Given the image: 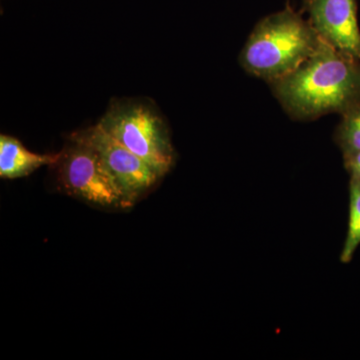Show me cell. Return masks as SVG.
Returning <instances> with one entry per match:
<instances>
[{
	"mask_svg": "<svg viewBox=\"0 0 360 360\" xmlns=\"http://www.w3.org/2000/svg\"><path fill=\"white\" fill-rule=\"evenodd\" d=\"M272 84L277 98L293 117L345 115L360 103V60L321 39L304 63Z\"/></svg>",
	"mask_w": 360,
	"mask_h": 360,
	"instance_id": "cell-1",
	"label": "cell"
},
{
	"mask_svg": "<svg viewBox=\"0 0 360 360\" xmlns=\"http://www.w3.org/2000/svg\"><path fill=\"white\" fill-rule=\"evenodd\" d=\"M335 141L343 156L360 151V103L342 115L335 134Z\"/></svg>",
	"mask_w": 360,
	"mask_h": 360,
	"instance_id": "cell-9",
	"label": "cell"
},
{
	"mask_svg": "<svg viewBox=\"0 0 360 360\" xmlns=\"http://www.w3.org/2000/svg\"><path fill=\"white\" fill-rule=\"evenodd\" d=\"M53 167H56L59 186L73 198L101 207L131 206L96 149L75 134L68 137Z\"/></svg>",
	"mask_w": 360,
	"mask_h": 360,
	"instance_id": "cell-4",
	"label": "cell"
},
{
	"mask_svg": "<svg viewBox=\"0 0 360 360\" xmlns=\"http://www.w3.org/2000/svg\"><path fill=\"white\" fill-rule=\"evenodd\" d=\"M73 134L96 149L131 206L162 179L155 168L106 134L98 123Z\"/></svg>",
	"mask_w": 360,
	"mask_h": 360,
	"instance_id": "cell-5",
	"label": "cell"
},
{
	"mask_svg": "<svg viewBox=\"0 0 360 360\" xmlns=\"http://www.w3.org/2000/svg\"><path fill=\"white\" fill-rule=\"evenodd\" d=\"M101 129L165 176L175 153L167 122L155 105L135 98L115 99L98 122Z\"/></svg>",
	"mask_w": 360,
	"mask_h": 360,
	"instance_id": "cell-3",
	"label": "cell"
},
{
	"mask_svg": "<svg viewBox=\"0 0 360 360\" xmlns=\"http://www.w3.org/2000/svg\"><path fill=\"white\" fill-rule=\"evenodd\" d=\"M310 25L321 39L360 60L356 0H307Z\"/></svg>",
	"mask_w": 360,
	"mask_h": 360,
	"instance_id": "cell-6",
	"label": "cell"
},
{
	"mask_svg": "<svg viewBox=\"0 0 360 360\" xmlns=\"http://www.w3.org/2000/svg\"><path fill=\"white\" fill-rule=\"evenodd\" d=\"M321 41L310 22L293 11H281L258 23L241 52L240 63L251 75L272 84L304 63Z\"/></svg>",
	"mask_w": 360,
	"mask_h": 360,
	"instance_id": "cell-2",
	"label": "cell"
},
{
	"mask_svg": "<svg viewBox=\"0 0 360 360\" xmlns=\"http://www.w3.org/2000/svg\"><path fill=\"white\" fill-rule=\"evenodd\" d=\"M56 155H39L32 153L15 137L0 135V176L15 179L27 176L44 165H54L58 160Z\"/></svg>",
	"mask_w": 360,
	"mask_h": 360,
	"instance_id": "cell-7",
	"label": "cell"
},
{
	"mask_svg": "<svg viewBox=\"0 0 360 360\" xmlns=\"http://www.w3.org/2000/svg\"><path fill=\"white\" fill-rule=\"evenodd\" d=\"M345 158V165L349 172L350 179H357L360 181V151L347 156Z\"/></svg>",
	"mask_w": 360,
	"mask_h": 360,
	"instance_id": "cell-10",
	"label": "cell"
},
{
	"mask_svg": "<svg viewBox=\"0 0 360 360\" xmlns=\"http://www.w3.org/2000/svg\"><path fill=\"white\" fill-rule=\"evenodd\" d=\"M360 245V181L350 179L349 182V217L345 246L341 251L342 264L352 262L355 251Z\"/></svg>",
	"mask_w": 360,
	"mask_h": 360,
	"instance_id": "cell-8",
	"label": "cell"
}]
</instances>
